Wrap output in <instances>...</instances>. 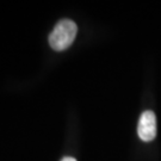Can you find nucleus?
<instances>
[{"mask_svg":"<svg viewBox=\"0 0 161 161\" xmlns=\"http://www.w3.org/2000/svg\"><path fill=\"white\" fill-rule=\"evenodd\" d=\"M137 134L144 142H149L156 136V117L153 111H144L140 117Z\"/></svg>","mask_w":161,"mask_h":161,"instance_id":"2","label":"nucleus"},{"mask_svg":"<svg viewBox=\"0 0 161 161\" xmlns=\"http://www.w3.org/2000/svg\"><path fill=\"white\" fill-rule=\"evenodd\" d=\"M78 32L76 24L70 19L60 20L49 35V44L54 50L62 52L70 47Z\"/></svg>","mask_w":161,"mask_h":161,"instance_id":"1","label":"nucleus"},{"mask_svg":"<svg viewBox=\"0 0 161 161\" xmlns=\"http://www.w3.org/2000/svg\"><path fill=\"white\" fill-rule=\"evenodd\" d=\"M61 161H76L74 159V158H70V156H66V158H64Z\"/></svg>","mask_w":161,"mask_h":161,"instance_id":"3","label":"nucleus"}]
</instances>
